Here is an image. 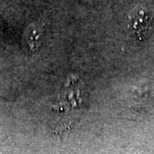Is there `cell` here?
<instances>
[{"label": "cell", "mask_w": 154, "mask_h": 154, "mask_svg": "<svg viewBox=\"0 0 154 154\" xmlns=\"http://www.w3.org/2000/svg\"><path fill=\"white\" fill-rule=\"evenodd\" d=\"M154 17V7L150 4H140L128 12L126 31L131 38L141 41L148 32Z\"/></svg>", "instance_id": "1"}, {"label": "cell", "mask_w": 154, "mask_h": 154, "mask_svg": "<svg viewBox=\"0 0 154 154\" xmlns=\"http://www.w3.org/2000/svg\"><path fill=\"white\" fill-rule=\"evenodd\" d=\"M43 31L44 29L40 23H32L25 30L24 38L29 51H35L40 46Z\"/></svg>", "instance_id": "2"}]
</instances>
